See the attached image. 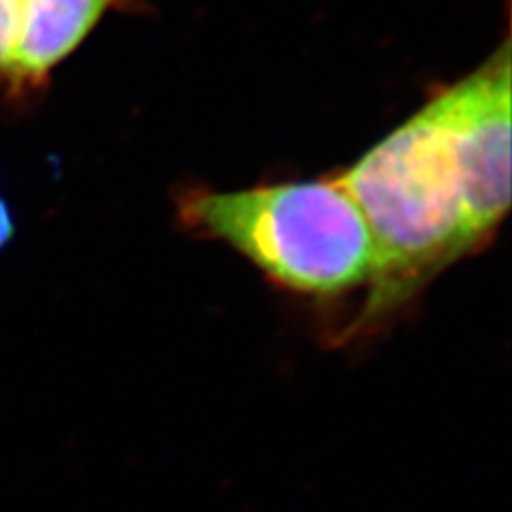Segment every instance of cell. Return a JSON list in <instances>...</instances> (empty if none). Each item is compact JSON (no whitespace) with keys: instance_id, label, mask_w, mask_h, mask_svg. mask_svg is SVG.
<instances>
[{"instance_id":"obj_1","label":"cell","mask_w":512,"mask_h":512,"mask_svg":"<svg viewBox=\"0 0 512 512\" xmlns=\"http://www.w3.org/2000/svg\"><path fill=\"white\" fill-rule=\"evenodd\" d=\"M355 201L374 244L359 325H376L436 274L476 252L444 94L331 178Z\"/></svg>"},{"instance_id":"obj_2","label":"cell","mask_w":512,"mask_h":512,"mask_svg":"<svg viewBox=\"0 0 512 512\" xmlns=\"http://www.w3.org/2000/svg\"><path fill=\"white\" fill-rule=\"evenodd\" d=\"M178 212L192 233L231 246L286 291L335 297L372 280V235L355 201L331 178L188 190Z\"/></svg>"},{"instance_id":"obj_3","label":"cell","mask_w":512,"mask_h":512,"mask_svg":"<svg viewBox=\"0 0 512 512\" xmlns=\"http://www.w3.org/2000/svg\"><path fill=\"white\" fill-rule=\"evenodd\" d=\"M444 94L476 250L510 207V45Z\"/></svg>"},{"instance_id":"obj_4","label":"cell","mask_w":512,"mask_h":512,"mask_svg":"<svg viewBox=\"0 0 512 512\" xmlns=\"http://www.w3.org/2000/svg\"><path fill=\"white\" fill-rule=\"evenodd\" d=\"M122 0H24L18 41L5 77L11 99L32 94L50 82L103 15Z\"/></svg>"},{"instance_id":"obj_5","label":"cell","mask_w":512,"mask_h":512,"mask_svg":"<svg viewBox=\"0 0 512 512\" xmlns=\"http://www.w3.org/2000/svg\"><path fill=\"white\" fill-rule=\"evenodd\" d=\"M22 9L24 0H0V84H5L15 41H18Z\"/></svg>"},{"instance_id":"obj_6","label":"cell","mask_w":512,"mask_h":512,"mask_svg":"<svg viewBox=\"0 0 512 512\" xmlns=\"http://www.w3.org/2000/svg\"><path fill=\"white\" fill-rule=\"evenodd\" d=\"M15 233V227H13V216H11V210L7 201L0 197V248H5L11 237Z\"/></svg>"}]
</instances>
